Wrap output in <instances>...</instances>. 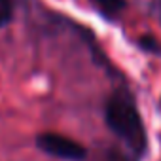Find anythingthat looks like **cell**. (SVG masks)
I'll return each mask as SVG.
<instances>
[{
  "label": "cell",
  "instance_id": "obj_3",
  "mask_svg": "<svg viewBox=\"0 0 161 161\" xmlns=\"http://www.w3.org/2000/svg\"><path fill=\"white\" fill-rule=\"evenodd\" d=\"M93 4L106 17H118L125 10V0H93Z\"/></svg>",
  "mask_w": 161,
  "mask_h": 161
},
{
  "label": "cell",
  "instance_id": "obj_4",
  "mask_svg": "<svg viewBox=\"0 0 161 161\" xmlns=\"http://www.w3.org/2000/svg\"><path fill=\"white\" fill-rule=\"evenodd\" d=\"M12 19V4L10 0H0V27H4Z\"/></svg>",
  "mask_w": 161,
  "mask_h": 161
},
{
  "label": "cell",
  "instance_id": "obj_5",
  "mask_svg": "<svg viewBox=\"0 0 161 161\" xmlns=\"http://www.w3.org/2000/svg\"><path fill=\"white\" fill-rule=\"evenodd\" d=\"M110 161H125V159H123V157H119V155H112V157H110Z\"/></svg>",
  "mask_w": 161,
  "mask_h": 161
},
{
  "label": "cell",
  "instance_id": "obj_2",
  "mask_svg": "<svg viewBox=\"0 0 161 161\" xmlns=\"http://www.w3.org/2000/svg\"><path fill=\"white\" fill-rule=\"evenodd\" d=\"M36 146L46 152L47 155H53V157H59V159H68V161H80L86 157V148L68 138V136H63V135H57V133H42L38 135L36 138Z\"/></svg>",
  "mask_w": 161,
  "mask_h": 161
},
{
  "label": "cell",
  "instance_id": "obj_1",
  "mask_svg": "<svg viewBox=\"0 0 161 161\" xmlns=\"http://www.w3.org/2000/svg\"><path fill=\"white\" fill-rule=\"evenodd\" d=\"M106 121L108 127L127 142L135 152L146 150V129L142 125L140 114L133 99L125 93H116L106 104Z\"/></svg>",
  "mask_w": 161,
  "mask_h": 161
}]
</instances>
